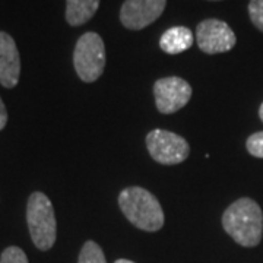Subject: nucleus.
<instances>
[{
	"mask_svg": "<svg viewBox=\"0 0 263 263\" xmlns=\"http://www.w3.org/2000/svg\"><path fill=\"white\" fill-rule=\"evenodd\" d=\"M146 148L149 155L160 164L176 165L187 160L190 154L189 142L177 133L162 129L151 130L146 136Z\"/></svg>",
	"mask_w": 263,
	"mask_h": 263,
	"instance_id": "nucleus-5",
	"label": "nucleus"
},
{
	"mask_svg": "<svg viewBox=\"0 0 263 263\" xmlns=\"http://www.w3.org/2000/svg\"><path fill=\"white\" fill-rule=\"evenodd\" d=\"M0 263H28V257L22 249L16 246H10L3 250L0 256Z\"/></svg>",
	"mask_w": 263,
	"mask_h": 263,
	"instance_id": "nucleus-13",
	"label": "nucleus"
},
{
	"mask_svg": "<svg viewBox=\"0 0 263 263\" xmlns=\"http://www.w3.org/2000/svg\"><path fill=\"white\" fill-rule=\"evenodd\" d=\"M21 75V57L15 40L0 31V84L5 88H15Z\"/></svg>",
	"mask_w": 263,
	"mask_h": 263,
	"instance_id": "nucleus-9",
	"label": "nucleus"
},
{
	"mask_svg": "<svg viewBox=\"0 0 263 263\" xmlns=\"http://www.w3.org/2000/svg\"><path fill=\"white\" fill-rule=\"evenodd\" d=\"M73 65L78 76L86 82H95L105 67V47L103 38L97 32H85L76 43Z\"/></svg>",
	"mask_w": 263,
	"mask_h": 263,
	"instance_id": "nucleus-4",
	"label": "nucleus"
},
{
	"mask_svg": "<svg viewBox=\"0 0 263 263\" xmlns=\"http://www.w3.org/2000/svg\"><path fill=\"white\" fill-rule=\"evenodd\" d=\"M114 263H135V262H132V260H127V259H119V260H116Z\"/></svg>",
	"mask_w": 263,
	"mask_h": 263,
	"instance_id": "nucleus-17",
	"label": "nucleus"
},
{
	"mask_svg": "<svg viewBox=\"0 0 263 263\" xmlns=\"http://www.w3.org/2000/svg\"><path fill=\"white\" fill-rule=\"evenodd\" d=\"M100 0H66V21L72 27L88 22L98 10Z\"/></svg>",
	"mask_w": 263,
	"mask_h": 263,
	"instance_id": "nucleus-11",
	"label": "nucleus"
},
{
	"mask_svg": "<svg viewBox=\"0 0 263 263\" xmlns=\"http://www.w3.org/2000/svg\"><path fill=\"white\" fill-rule=\"evenodd\" d=\"M6 123H8V111H6V107L0 98V130L6 126Z\"/></svg>",
	"mask_w": 263,
	"mask_h": 263,
	"instance_id": "nucleus-16",
	"label": "nucleus"
},
{
	"mask_svg": "<svg viewBox=\"0 0 263 263\" xmlns=\"http://www.w3.org/2000/svg\"><path fill=\"white\" fill-rule=\"evenodd\" d=\"M119 205L130 224L143 231H158L164 226L162 206L146 189H124L119 196Z\"/></svg>",
	"mask_w": 263,
	"mask_h": 263,
	"instance_id": "nucleus-2",
	"label": "nucleus"
},
{
	"mask_svg": "<svg viewBox=\"0 0 263 263\" xmlns=\"http://www.w3.org/2000/svg\"><path fill=\"white\" fill-rule=\"evenodd\" d=\"M259 117H260V120L263 122V103L260 105V108H259Z\"/></svg>",
	"mask_w": 263,
	"mask_h": 263,
	"instance_id": "nucleus-18",
	"label": "nucleus"
},
{
	"mask_svg": "<svg viewBox=\"0 0 263 263\" xmlns=\"http://www.w3.org/2000/svg\"><path fill=\"white\" fill-rule=\"evenodd\" d=\"M222 227L237 245L256 247L263 234L262 209L253 199L241 197L226 209Z\"/></svg>",
	"mask_w": 263,
	"mask_h": 263,
	"instance_id": "nucleus-1",
	"label": "nucleus"
},
{
	"mask_svg": "<svg viewBox=\"0 0 263 263\" xmlns=\"http://www.w3.org/2000/svg\"><path fill=\"white\" fill-rule=\"evenodd\" d=\"M27 222L32 243L37 249L50 250L57 237V222L51 200L41 192H34L27 205Z\"/></svg>",
	"mask_w": 263,
	"mask_h": 263,
	"instance_id": "nucleus-3",
	"label": "nucleus"
},
{
	"mask_svg": "<svg viewBox=\"0 0 263 263\" xmlns=\"http://www.w3.org/2000/svg\"><path fill=\"white\" fill-rule=\"evenodd\" d=\"M167 0H126L120 10V21L127 29H143L162 15Z\"/></svg>",
	"mask_w": 263,
	"mask_h": 263,
	"instance_id": "nucleus-8",
	"label": "nucleus"
},
{
	"mask_svg": "<svg viewBox=\"0 0 263 263\" xmlns=\"http://www.w3.org/2000/svg\"><path fill=\"white\" fill-rule=\"evenodd\" d=\"M246 148L250 155H253L256 158H263V132L250 135L246 142Z\"/></svg>",
	"mask_w": 263,
	"mask_h": 263,
	"instance_id": "nucleus-14",
	"label": "nucleus"
},
{
	"mask_svg": "<svg viewBox=\"0 0 263 263\" xmlns=\"http://www.w3.org/2000/svg\"><path fill=\"white\" fill-rule=\"evenodd\" d=\"M154 95L158 111L162 114H173L190 101L192 86L179 76H168L155 82Z\"/></svg>",
	"mask_w": 263,
	"mask_h": 263,
	"instance_id": "nucleus-7",
	"label": "nucleus"
},
{
	"mask_svg": "<svg viewBox=\"0 0 263 263\" xmlns=\"http://www.w3.org/2000/svg\"><path fill=\"white\" fill-rule=\"evenodd\" d=\"M249 15L254 27L263 32V0H250Z\"/></svg>",
	"mask_w": 263,
	"mask_h": 263,
	"instance_id": "nucleus-15",
	"label": "nucleus"
},
{
	"mask_svg": "<svg viewBox=\"0 0 263 263\" xmlns=\"http://www.w3.org/2000/svg\"><path fill=\"white\" fill-rule=\"evenodd\" d=\"M196 41L203 53L218 54L230 51L235 46L237 38L227 22L219 19H206L197 25Z\"/></svg>",
	"mask_w": 263,
	"mask_h": 263,
	"instance_id": "nucleus-6",
	"label": "nucleus"
},
{
	"mask_svg": "<svg viewBox=\"0 0 263 263\" xmlns=\"http://www.w3.org/2000/svg\"><path fill=\"white\" fill-rule=\"evenodd\" d=\"M78 263H107L103 249L95 241H86L79 253Z\"/></svg>",
	"mask_w": 263,
	"mask_h": 263,
	"instance_id": "nucleus-12",
	"label": "nucleus"
},
{
	"mask_svg": "<svg viewBox=\"0 0 263 263\" xmlns=\"http://www.w3.org/2000/svg\"><path fill=\"white\" fill-rule=\"evenodd\" d=\"M195 37L187 27H171L160 38V47L167 54H180L193 46Z\"/></svg>",
	"mask_w": 263,
	"mask_h": 263,
	"instance_id": "nucleus-10",
	"label": "nucleus"
}]
</instances>
